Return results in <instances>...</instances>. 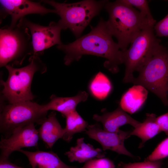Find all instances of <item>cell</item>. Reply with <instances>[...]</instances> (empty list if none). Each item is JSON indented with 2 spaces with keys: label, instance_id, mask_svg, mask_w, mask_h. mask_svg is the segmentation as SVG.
<instances>
[{
  "label": "cell",
  "instance_id": "cell-12",
  "mask_svg": "<svg viewBox=\"0 0 168 168\" xmlns=\"http://www.w3.org/2000/svg\"><path fill=\"white\" fill-rule=\"evenodd\" d=\"M0 16L2 19L9 15L11 18L10 28L14 27L26 15L32 14L44 15L56 13L55 9L47 8L39 2L27 0H0Z\"/></svg>",
  "mask_w": 168,
  "mask_h": 168
},
{
  "label": "cell",
  "instance_id": "cell-25",
  "mask_svg": "<svg viewBox=\"0 0 168 168\" xmlns=\"http://www.w3.org/2000/svg\"><path fill=\"white\" fill-rule=\"evenodd\" d=\"M81 168H115V166L110 159L103 157L89 161Z\"/></svg>",
  "mask_w": 168,
  "mask_h": 168
},
{
  "label": "cell",
  "instance_id": "cell-4",
  "mask_svg": "<svg viewBox=\"0 0 168 168\" xmlns=\"http://www.w3.org/2000/svg\"><path fill=\"white\" fill-rule=\"evenodd\" d=\"M29 61L28 65L20 68L10 65L5 67L8 76L5 82H1L2 93L9 104L32 100L35 97L31 88L34 75L37 71L44 72L46 67L38 55H32Z\"/></svg>",
  "mask_w": 168,
  "mask_h": 168
},
{
  "label": "cell",
  "instance_id": "cell-11",
  "mask_svg": "<svg viewBox=\"0 0 168 168\" xmlns=\"http://www.w3.org/2000/svg\"><path fill=\"white\" fill-rule=\"evenodd\" d=\"M39 138L34 124L16 130L9 137H2L0 142V159H8L12 152L22 148L37 147Z\"/></svg>",
  "mask_w": 168,
  "mask_h": 168
},
{
  "label": "cell",
  "instance_id": "cell-9",
  "mask_svg": "<svg viewBox=\"0 0 168 168\" xmlns=\"http://www.w3.org/2000/svg\"><path fill=\"white\" fill-rule=\"evenodd\" d=\"M29 29L31 38L33 54L38 56L52 46L62 44L60 33L63 28L58 22H51L48 26L32 22L25 18L20 20Z\"/></svg>",
  "mask_w": 168,
  "mask_h": 168
},
{
  "label": "cell",
  "instance_id": "cell-14",
  "mask_svg": "<svg viewBox=\"0 0 168 168\" xmlns=\"http://www.w3.org/2000/svg\"><path fill=\"white\" fill-rule=\"evenodd\" d=\"M18 151L26 155L32 168H77L65 164L52 151L30 152L21 149Z\"/></svg>",
  "mask_w": 168,
  "mask_h": 168
},
{
  "label": "cell",
  "instance_id": "cell-26",
  "mask_svg": "<svg viewBox=\"0 0 168 168\" xmlns=\"http://www.w3.org/2000/svg\"><path fill=\"white\" fill-rule=\"evenodd\" d=\"M154 30L156 35L168 37V14L161 20L156 23Z\"/></svg>",
  "mask_w": 168,
  "mask_h": 168
},
{
  "label": "cell",
  "instance_id": "cell-15",
  "mask_svg": "<svg viewBox=\"0 0 168 168\" xmlns=\"http://www.w3.org/2000/svg\"><path fill=\"white\" fill-rule=\"evenodd\" d=\"M88 97V94L85 91H80L76 96L69 97H58L52 95L50 97V101L43 105V110L46 111L49 110L57 111L65 116L76 110L77 105L86 101Z\"/></svg>",
  "mask_w": 168,
  "mask_h": 168
},
{
  "label": "cell",
  "instance_id": "cell-17",
  "mask_svg": "<svg viewBox=\"0 0 168 168\" xmlns=\"http://www.w3.org/2000/svg\"><path fill=\"white\" fill-rule=\"evenodd\" d=\"M38 130L39 138L49 148L58 139L62 138L64 133V128L58 121L54 111L49 114Z\"/></svg>",
  "mask_w": 168,
  "mask_h": 168
},
{
  "label": "cell",
  "instance_id": "cell-1",
  "mask_svg": "<svg viewBox=\"0 0 168 168\" xmlns=\"http://www.w3.org/2000/svg\"><path fill=\"white\" fill-rule=\"evenodd\" d=\"M107 21L101 18L96 26L87 34L68 44L57 45L65 54L64 64L70 65L78 61L83 55H92L106 59L104 67L113 73L119 71V66L123 63V52L114 42Z\"/></svg>",
  "mask_w": 168,
  "mask_h": 168
},
{
  "label": "cell",
  "instance_id": "cell-23",
  "mask_svg": "<svg viewBox=\"0 0 168 168\" xmlns=\"http://www.w3.org/2000/svg\"><path fill=\"white\" fill-rule=\"evenodd\" d=\"M168 156V137L161 142L145 160H161Z\"/></svg>",
  "mask_w": 168,
  "mask_h": 168
},
{
  "label": "cell",
  "instance_id": "cell-10",
  "mask_svg": "<svg viewBox=\"0 0 168 168\" xmlns=\"http://www.w3.org/2000/svg\"><path fill=\"white\" fill-rule=\"evenodd\" d=\"M130 132L120 129L114 132H108L96 123L88 125L85 133L99 143L103 151L110 150L134 158L136 157L127 149L124 145L125 140L130 137Z\"/></svg>",
  "mask_w": 168,
  "mask_h": 168
},
{
  "label": "cell",
  "instance_id": "cell-28",
  "mask_svg": "<svg viewBox=\"0 0 168 168\" xmlns=\"http://www.w3.org/2000/svg\"><path fill=\"white\" fill-rule=\"evenodd\" d=\"M0 168H23L12 163L8 159H0Z\"/></svg>",
  "mask_w": 168,
  "mask_h": 168
},
{
  "label": "cell",
  "instance_id": "cell-29",
  "mask_svg": "<svg viewBox=\"0 0 168 168\" xmlns=\"http://www.w3.org/2000/svg\"><path fill=\"white\" fill-rule=\"evenodd\" d=\"M167 167L168 168V161L167 162Z\"/></svg>",
  "mask_w": 168,
  "mask_h": 168
},
{
  "label": "cell",
  "instance_id": "cell-5",
  "mask_svg": "<svg viewBox=\"0 0 168 168\" xmlns=\"http://www.w3.org/2000/svg\"><path fill=\"white\" fill-rule=\"evenodd\" d=\"M108 1L85 0L73 3L48 0L42 2L54 7L56 14L60 17L58 22L63 30L69 29L78 38L92 19L104 7Z\"/></svg>",
  "mask_w": 168,
  "mask_h": 168
},
{
  "label": "cell",
  "instance_id": "cell-24",
  "mask_svg": "<svg viewBox=\"0 0 168 168\" xmlns=\"http://www.w3.org/2000/svg\"><path fill=\"white\" fill-rule=\"evenodd\" d=\"M162 164L161 160L156 161L145 160L138 162L125 163L120 162L118 164V168H161Z\"/></svg>",
  "mask_w": 168,
  "mask_h": 168
},
{
  "label": "cell",
  "instance_id": "cell-18",
  "mask_svg": "<svg viewBox=\"0 0 168 168\" xmlns=\"http://www.w3.org/2000/svg\"><path fill=\"white\" fill-rule=\"evenodd\" d=\"M147 89L140 85H135L122 96L119 106L125 111L133 114L138 111L147 99Z\"/></svg>",
  "mask_w": 168,
  "mask_h": 168
},
{
  "label": "cell",
  "instance_id": "cell-27",
  "mask_svg": "<svg viewBox=\"0 0 168 168\" xmlns=\"http://www.w3.org/2000/svg\"><path fill=\"white\" fill-rule=\"evenodd\" d=\"M156 122L161 132L168 136V112L157 117Z\"/></svg>",
  "mask_w": 168,
  "mask_h": 168
},
{
  "label": "cell",
  "instance_id": "cell-8",
  "mask_svg": "<svg viewBox=\"0 0 168 168\" xmlns=\"http://www.w3.org/2000/svg\"><path fill=\"white\" fill-rule=\"evenodd\" d=\"M154 26H148L135 37L129 49L123 52V63L125 67L123 82L132 83L133 73L138 71L160 43L154 34Z\"/></svg>",
  "mask_w": 168,
  "mask_h": 168
},
{
  "label": "cell",
  "instance_id": "cell-19",
  "mask_svg": "<svg viewBox=\"0 0 168 168\" xmlns=\"http://www.w3.org/2000/svg\"><path fill=\"white\" fill-rule=\"evenodd\" d=\"M156 117L154 114H147L143 122L130 131V137L136 136L141 139L139 148L142 147L147 141L161 132L156 122Z\"/></svg>",
  "mask_w": 168,
  "mask_h": 168
},
{
  "label": "cell",
  "instance_id": "cell-21",
  "mask_svg": "<svg viewBox=\"0 0 168 168\" xmlns=\"http://www.w3.org/2000/svg\"><path fill=\"white\" fill-rule=\"evenodd\" d=\"M88 87L92 96L100 100L106 98L112 89L110 80L105 75L100 72L97 73L92 79Z\"/></svg>",
  "mask_w": 168,
  "mask_h": 168
},
{
  "label": "cell",
  "instance_id": "cell-20",
  "mask_svg": "<svg viewBox=\"0 0 168 168\" xmlns=\"http://www.w3.org/2000/svg\"><path fill=\"white\" fill-rule=\"evenodd\" d=\"M66 118V125L64 128V134L62 138L67 142L72 139L76 133L85 132L88 126L87 122L84 120L79 114L75 110L67 114Z\"/></svg>",
  "mask_w": 168,
  "mask_h": 168
},
{
  "label": "cell",
  "instance_id": "cell-2",
  "mask_svg": "<svg viewBox=\"0 0 168 168\" xmlns=\"http://www.w3.org/2000/svg\"><path fill=\"white\" fill-rule=\"evenodd\" d=\"M104 7L109 14L107 22L109 30L123 52L142 30L155 25L139 11L120 0L108 1Z\"/></svg>",
  "mask_w": 168,
  "mask_h": 168
},
{
  "label": "cell",
  "instance_id": "cell-3",
  "mask_svg": "<svg viewBox=\"0 0 168 168\" xmlns=\"http://www.w3.org/2000/svg\"><path fill=\"white\" fill-rule=\"evenodd\" d=\"M138 72L132 83L144 86L168 105V49L159 44Z\"/></svg>",
  "mask_w": 168,
  "mask_h": 168
},
{
  "label": "cell",
  "instance_id": "cell-6",
  "mask_svg": "<svg viewBox=\"0 0 168 168\" xmlns=\"http://www.w3.org/2000/svg\"><path fill=\"white\" fill-rule=\"evenodd\" d=\"M33 52L30 31L20 21L13 28L6 26L0 29V67L20 65Z\"/></svg>",
  "mask_w": 168,
  "mask_h": 168
},
{
  "label": "cell",
  "instance_id": "cell-13",
  "mask_svg": "<svg viewBox=\"0 0 168 168\" xmlns=\"http://www.w3.org/2000/svg\"><path fill=\"white\" fill-rule=\"evenodd\" d=\"M93 119L102 123L104 130L111 132L119 131L120 127L125 124L135 128L141 123L131 117L119 106L114 111L105 112L101 115L94 114Z\"/></svg>",
  "mask_w": 168,
  "mask_h": 168
},
{
  "label": "cell",
  "instance_id": "cell-22",
  "mask_svg": "<svg viewBox=\"0 0 168 168\" xmlns=\"http://www.w3.org/2000/svg\"><path fill=\"white\" fill-rule=\"evenodd\" d=\"M123 3L134 7L149 21L155 24L156 21L153 18L151 12L148 1L146 0H120Z\"/></svg>",
  "mask_w": 168,
  "mask_h": 168
},
{
  "label": "cell",
  "instance_id": "cell-16",
  "mask_svg": "<svg viewBox=\"0 0 168 168\" xmlns=\"http://www.w3.org/2000/svg\"><path fill=\"white\" fill-rule=\"evenodd\" d=\"M65 155L67 156L70 162L81 163L94 159L103 158L105 153L101 149L95 148L91 144L86 143L84 138H81L77 139L76 145L71 147Z\"/></svg>",
  "mask_w": 168,
  "mask_h": 168
},
{
  "label": "cell",
  "instance_id": "cell-7",
  "mask_svg": "<svg viewBox=\"0 0 168 168\" xmlns=\"http://www.w3.org/2000/svg\"><path fill=\"white\" fill-rule=\"evenodd\" d=\"M47 112L43 110V105L31 100L2 105L0 131L2 137H9L16 130L31 124H41Z\"/></svg>",
  "mask_w": 168,
  "mask_h": 168
}]
</instances>
